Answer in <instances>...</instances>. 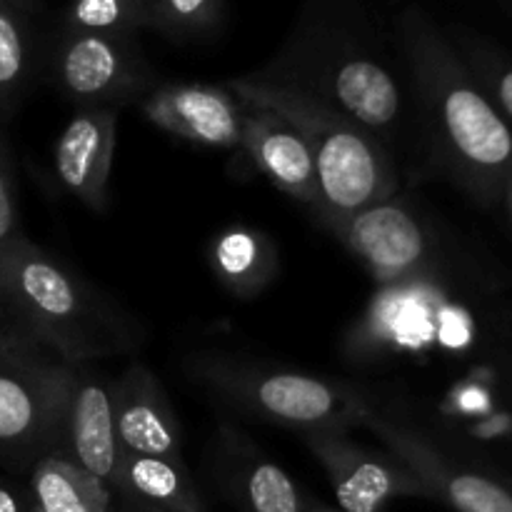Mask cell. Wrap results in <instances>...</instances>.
<instances>
[{"label": "cell", "mask_w": 512, "mask_h": 512, "mask_svg": "<svg viewBox=\"0 0 512 512\" xmlns=\"http://www.w3.org/2000/svg\"><path fill=\"white\" fill-rule=\"evenodd\" d=\"M398 35L435 153L475 195L490 198L510 178L508 123L425 10L405 8Z\"/></svg>", "instance_id": "cell-1"}, {"label": "cell", "mask_w": 512, "mask_h": 512, "mask_svg": "<svg viewBox=\"0 0 512 512\" xmlns=\"http://www.w3.org/2000/svg\"><path fill=\"white\" fill-rule=\"evenodd\" d=\"M0 283L40 345L63 363L90 365L138 348L130 315L25 235L0 245Z\"/></svg>", "instance_id": "cell-2"}, {"label": "cell", "mask_w": 512, "mask_h": 512, "mask_svg": "<svg viewBox=\"0 0 512 512\" xmlns=\"http://www.w3.org/2000/svg\"><path fill=\"white\" fill-rule=\"evenodd\" d=\"M225 88L245 105L283 115L308 140L318 173L313 210L330 230L398 193V173L388 150L360 123L303 90L260 75L235 78Z\"/></svg>", "instance_id": "cell-3"}, {"label": "cell", "mask_w": 512, "mask_h": 512, "mask_svg": "<svg viewBox=\"0 0 512 512\" xmlns=\"http://www.w3.org/2000/svg\"><path fill=\"white\" fill-rule=\"evenodd\" d=\"M193 375L243 413L310 433H350L375 413L358 388L323 375L268 368L245 360H195Z\"/></svg>", "instance_id": "cell-4"}, {"label": "cell", "mask_w": 512, "mask_h": 512, "mask_svg": "<svg viewBox=\"0 0 512 512\" xmlns=\"http://www.w3.org/2000/svg\"><path fill=\"white\" fill-rule=\"evenodd\" d=\"M255 75L303 90L375 135L403 113L393 73L358 43L323 25H303L273 65Z\"/></svg>", "instance_id": "cell-5"}, {"label": "cell", "mask_w": 512, "mask_h": 512, "mask_svg": "<svg viewBox=\"0 0 512 512\" xmlns=\"http://www.w3.org/2000/svg\"><path fill=\"white\" fill-rule=\"evenodd\" d=\"M75 365L53 353L0 363V463L30 473L40 460L63 455L65 413Z\"/></svg>", "instance_id": "cell-6"}, {"label": "cell", "mask_w": 512, "mask_h": 512, "mask_svg": "<svg viewBox=\"0 0 512 512\" xmlns=\"http://www.w3.org/2000/svg\"><path fill=\"white\" fill-rule=\"evenodd\" d=\"M50 78L78 108H120L153 93V70L130 35L63 30L50 50Z\"/></svg>", "instance_id": "cell-7"}, {"label": "cell", "mask_w": 512, "mask_h": 512, "mask_svg": "<svg viewBox=\"0 0 512 512\" xmlns=\"http://www.w3.org/2000/svg\"><path fill=\"white\" fill-rule=\"evenodd\" d=\"M333 488L340 512H383L398 498H430L418 475L390 450L360 445L348 433L303 435Z\"/></svg>", "instance_id": "cell-8"}, {"label": "cell", "mask_w": 512, "mask_h": 512, "mask_svg": "<svg viewBox=\"0 0 512 512\" xmlns=\"http://www.w3.org/2000/svg\"><path fill=\"white\" fill-rule=\"evenodd\" d=\"M330 233L380 283L415 278L430 263V235L425 223L398 195L360 210Z\"/></svg>", "instance_id": "cell-9"}, {"label": "cell", "mask_w": 512, "mask_h": 512, "mask_svg": "<svg viewBox=\"0 0 512 512\" xmlns=\"http://www.w3.org/2000/svg\"><path fill=\"white\" fill-rule=\"evenodd\" d=\"M365 428L373 430L385 448L418 475L430 498L443 500L458 512H512V493L503 485L485 475L455 468L415 430L403 428L378 413L365 420Z\"/></svg>", "instance_id": "cell-10"}, {"label": "cell", "mask_w": 512, "mask_h": 512, "mask_svg": "<svg viewBox=\"0 0 512 512\" xmlns=\"http://www.w3.org/2000/svg\"><path fill=\"white\" fill-rule=\"evenodd\" d=\"M63 455L115 493L125 450L115 433L113 380L90 370V365H75L65 413Z\"/></svg>", "instance_id": "cell-11"}, {"label": "cell", "mask_w": 512, "mask_h": 512, "mask_svg": "<svg viewBox=\"0 0 512 512\" xmlns=\"http://www.w3.org/2000/svg\"><path fill=\"white\" fill-rule=\"evenodd\" d=\"M118 145V108H78L53 148L60 185L95 213L110 205L108 183Z\"/></svg>", "instance_id": "cell-12"}, {"label": "cell", "mask_w": 512, "mask_h": 512, "mask_svg": "<svg viewBox=\"0 0 512 512\" xmlns=\"http://www.w3.org/2000/svg\"><path fill=\"white\" fill-rule=\"evenodd\" d=\"M115 433L128 455L183 460V433L168 393L148 365L130 363L113 378Z\"/></svg>", "instance_id": "cell-13"}, {"label": "cell", "mask_w": 512, "mask_h": 512, "mask_svg": "<svg viewBox=\"0 0 512 512\" xmlns=\"http://www.w3.org/2000/svg\"><path fill=\"white\" fill-rule=\"evenodd\" d=\"M150 123L178 138L210 148H235L243 140L245 103L215 85H163L143 98Z\"/></svg>", "instance_id": "cell-14"}, {"label": "cell", "mask_w": 512, "mask_h": 512, "mask_svg": "<svg viewBox=\"0 0 512 512\" xmlns=\"http://www.w3.org/2000/svg\"><path fill=\"white\" fill-rule=\"evenodd\" d=\"M215 475L240 512H308L310 500L293 478L240 430L223 425Z\"/></svg>", "instance_id": "cell-15"}, {"label": "cell", "mask_w": 512, "mask_h": 512, "mask_svg": "<svg viewBox=\"0 0 512 512\" xmlns=\"http://www.w3.org/2000/svg\"><path fill=\"white\" fill-rule=\"evenodd\" d=\"M240 148H245V153L270 183L278 185L298 203L315 208L318 173H315L313 150L293 123L273 110L245 105Z\"/></svg>", "instance_id": "cell-16"}, {"label": "cell", "mask_w": 512, "mask_h": 512, "mask_svg": "<svg viewBox=\"0 0 512 512\" xmlns=\"http://www.w3.org/2000/svg\"><path fill=\"white\" fill-rule=\"evenodd\" d=\"M113 498L130 512H208L183 460L128 455Z\"/></svg>", "instance_id": "cell-17"}, {"label": "cell", "mask_w": 512, "mask_h": 512, "mask_svg": "<svg viewBox=\"0 0 512 512\" xmlns=\"http://www.w3.org/2000/svg\"><path fill=\"white\" fill-rule=\"evenodd\" d=\"M208 258L218 283L238 298L258 295L278 273V253L273 240L260 230L243 228V225L215 235Z\"/></svg>", "instance_id": "cell-18"}, {"label": "cell", "mask_w": 512, "mask_h": 512, "mask_svg": "<svg viewBox=\"0 0 512 512\" xmlns=\"http://www.w3.org/2000/svg\"><path fill=\"white\" fill-rule=\"evenodd\" d=\"M28 493L43 512H110L113 493L65 455H50L28 473Z\"/></svg>", "instance_id": "cell-19"}, {"label": "cell", "mask_w": 512, "mask_h": 512, "mask_svg": "<svg viewBox=\"0 0 512 512\" xmlns=\"http://www.w3.org/2000/svg\"><path fill=\"white\" fill-rule=\"evenodd\" d=\"M33 75L30 15L0 0V125L15 115Z\"/></svg>", "instance_id": "cell-20"}, {"label": "cell", "mask_w": 512, "mask_h": 512, "mask_svg": "<svg viewBox=\"0 0 512 512\" xmlns=\"http://www.w3.org/2000/svg\"><path fill=\"white\" fill-rule=\"evenodd\" d=\"M63 30L130 35L150 30V0H70Z\"/></svg>", "instance_id": "cell-21"}, {"label": "cell", "mask_w": 512, "mask_h": 512, "mask_svg": "<svg viewBox=\"0 0 512 512\" xmlns=\"http://www.w3.org/2000/svg\"><path fill=\"white\" fill-rule=\"evenodd\" d=\"M223 0H150V30L173 40L213 33L223 20Z\"/></svg>", "instance_id": "cell-22"}, {"label": "cell", "mask_w": 512, "mask_h": 512, "mask_svg": "<svg viewBox=\"0 0 512 512\" xmlns=\"http://www.w3.org/2000/svg\"><path fill=\"white\" fill-rule=\"evenodd\" d=\"M50 353L40 345L33 330L23 320L20 310L10 300L8 290L0 283V363L13 358H28V355Z\"/></svg>", "instance_id": "cell-23"}, {"label": "cell", "mask_w": 512, "mask_h": 512, "mask_svg": "<svg viewBox=\"0 0 512 512\" xmlns=\"http://www.w3.org/2000/svg\"><path fill=\"white\" fill-rule=\"evenodd\" d=\"M20 233L18 210V180H15V160L10 153L8 138L0 125V245L15 240Z\"/></svg>", "instance_id": "cell-24"}, {"label": "cell", "mask_w": 512, "mask_h": 512, "mask_svg": "<svg viewBox=\"0 0 512 512\" xmlns=\"http://www.w3.org/2000/svg\"><path fill=\"white\" fill-rule=\"evenodd\" d=\"M30 505L28 485L0 475V512H30Z\"/></svg>", "instance_id": "cell-25"}, {"label": "cell", "mask_w": 512, "mask_h": 512, "mask_svg": "<svg viewBox=\"0 0 512 512\" xmlns=\"http://www.w3.org/2000/svg\"><path fill=\"white\" fill-rule=\"evenodd\" d=\"M10 5H15L18 10H23V13L33 15L35 10H38V0H8Z\"/></svg>", "instance_id": "cell-26"}, {"label": "cell", "mask_w": 512, "mask_h": 512, "mask_svg": "<svg viewBox=\"0 0 512 512\" xmlns=\"http://www.w3.org/2000/svg\"><path fill=\"white\" fill-rule=\"evenodd\" d=\"M308 512H340V510L328 508V505H323V503H310L308 505Z\"/></svg>", "instance_id": "cell-27"}, {"label": "cell", "mask_w": 512, "mask_h": 512, "mask_svg": "<svg viewBox=\"0 0 512 512\" xmlns=\"http://www.w3.org/2000/svg\"><path fill=\"white\" fill-rule=\"evenodd\" d=\"M503 5H505V8H508L510 13H512V0H503Z\"/></svg>", "instance_id": "cell-28"}, {"label": "cell", "mask_w": 512, "mask_h": 512, "mask_svg": "<svg viewBox=\"0 0 512 512\" xmlns=\"http://www.w3.org/2000/svg\"><path fill=\"white\" fill-rule=\"evenodd\" d=\"M30 503H33V500H30ZM30 512H43V510H40V508H35V503H33V505H30Z\"/></svg>", "instance_id": "cell-29"}, {"label": "cell", "mask_w": 512, "mask_h": 512, "mask_svg": "<svg viewBox=\"0 0 512 512\" xmlns=\"http://www.w3.org/2000/svg\"><path fill=\"white\" fill-rule=\"evenodd\" d=\"M510 205H512V175H510Z\"/></svg>", "instance_id": "cell-30"}]
</instances>
